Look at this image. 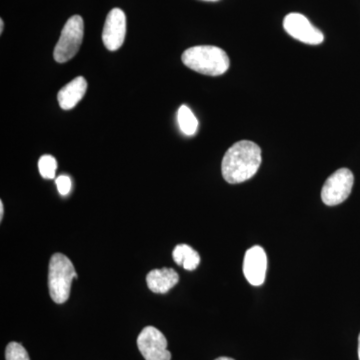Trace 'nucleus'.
<instances>
[{"mask_svg": "<svg viewBox=\"0 0 360 360\" xmlns=\"http://www.w3.org/2000/svg\"><path fill=\"white\" fill-rule=\"evenodd\" d=\"M87 90V82L84 77H78L71 80L63 89L59 90L58 99L63 110H72L84 98Z\"/></svg>", "mask_w": 360, "mask_h": 360, "instance_id": "10", "label": "nucleus"}, {"mask_svg": "<svg viewBox=\"0 0 360 360\" xmlns=\"http://www.w3.org/2000/svg\"><path fill=\"white\" fill-rule=\"evenodd\" d=\"M182 63L201 75L219 77L229 70L231 61L224 49L212 45H200L186 49Z\"/></svg>", "mask_w": 360, "mask_h": 360, "instance_id": "2", "label": "nucleus"}, {"mask_svg": "<svg viewBox=\"0 0 360 360\" xmlns=\"http://www.w3.org/2000/svg\"><path fill=\"white\" fill-rule=\"evenodd\" d=\"M73 278H77V274L70 258L63 253L52 255L49 262V288L54 302L61 304L70 298Z\"/></svg>", "mask_w": 360, "mask_h": 360, "instance_id": "3", "label": "nucleus"}, {"mask_svg": "<svg viewBox=\"0 0 360 360\" xmlns=\"http://www.w3.org/2000/svg\"><path fill=\"white\" fill-rule=\"evenodd\" d=\"M137 347L146 360H170L172 354L167 350V340L158 328L146 326L137 338Z\"/></svg>", "mask_w": 360, "mask_h": 360, "instance_id": "6", "label": "nucleus"}, {"mask_svg": "<svg viewBox=\"0 0 360 360\" xmlns=\"http://www.w3.org/2000/svg\"><path fill=\"white\" fill-rule=\"evenodd\" d=\"M56 186H58V193L61 195H68L70 193L71 179L68 175H60L56 180Z\"/></svg>", "mask_w": 360, "mask_h": 360, "instance_id": "16", "label": "nucleus"}, {"mask_svg": "<svg viewBox=\"0 0 360 360\" xmlns=\"http://www.w3.org/2000/svg\"><path fill=\"white\" fill-rule=\"evenodd\" d=\"M127 34V16L122 9L113 8L108 13L103 32V44L110 51L120 49Z\"/></svg>", "mask_w": 360, "mask_h": 360, "instance_id": "8", "label": "nucleus"}, {"mask_svg": "<svg viewBox=\"0 0 360 360\" xmlns=\"http://www.w3.org/2000/svg\"><path fill=\"white\" fill-rule=\"evenodd\" d=\"M262 165V149L252 141L236 142L224 155L221 170L225 181L241 184L255 176Z\"/></svg>", "mask_w": 360, "mask_h": 360, "instance_id": "1", "label": "nucleus"}, {"mask_svg": "<svg viewBox=\"0 0 360 360\" xmlns=\"http://www.w3.org/2000/svg\"><path fill=\"white\" fill-rule=\"evenodd\" d=\"M40 174L45 179H53L56 177L58 162L52 155H44L39 161Z\"/></svg>", "mask_w": 360, "mask_h": 360, "instance_id": "14", "label": "nucleus"}, {"mask_svg": "<svg viewBox=\"0 0 360 360\" xmlns=\"http://www.w3.org/2000/svg\"><path fill=\"white\" fill-rule=\"evenodd\" d=\"M205 1H219V0H205Z\"/></svg>", "mask_w": 360, "mask_h": 360, "instance_id": "21", "label": "nucleus"}, {"mask_svg": "<svg viewBox=\"0 0 360 360\" xmlns=\"http://www.w3.org/2000/svg\"><path fill=\"white\" fill-rule=\"evenodd\" d=\"M179 281V276L174 269H153L148 272L146 283L149 290L155 293H167L174 288Z\"/></svg>", "mask_w": 360, "mask_h": 360, "instance_id": "11", "label": "nucleus"}, {"mask_svg": "<svg viewBox=\"0 0 360 360\" xmlns=\"http://www.w3.org/2000/svg\"><path fill=\"white\" fill-rule=\"evenodd\" d=\"M6 360H30V355L20 343L11 342L6 350Z\"/></svg>", "mask_w": 360, "mask_h": 360, "instance_id": "15", "label": "nucleus"}, {"mask_svg": "<svg viewBox=\"0 0 360 360\" xmlns=\"http://www.w3.org/2000/svg\"><path fill=\"white\" fill-rule=\"evenodd\" d=\"M283 27L291 37L305 44L319 45L324 40L323 33L300 13H290L283 20Z\"/></svg>", "mask_w": 360, "mask_h": 360, "instance_id": "7", "label": "nucleus"}, {"mask_svg": "<svg viewBox=\"0 0 360 360\" xmlns=\"http://www.w3.org/2000/svg\"><path fill=\"white\" fill-rule=\"evenodd\" d=\"M4 20H0V33L4 32Z\"/></svg>", "mask_w": 360, "mask_h": 360, "instance_id": "18", "label": "nucleus"}, {"mask_svg": "<svg viewBox=\"0 0 360 360\" xmlns=\"http://www.w3.org/2000/svg\"><path fill=\"white\" fill-rule=\"evenodd\" d=\"M177 120H179L180 130L184 134L191 136L198 131V118L193 115L191 108H187L186 105L180 106L179 112H177Z\"/></svg>", "mask_w": 360, "mask_h": 360, "instance_id": "13", "label": "nucleus"}, {"mask_svg": "<svg viewBox=\"0 0 360 360\" xmlns=\"http://www.w3.org/2000/svg\"><path fill=\"white\" fill-rule=\"evenodd\" d=\"M215 360H234V359H231V357L222 356V357H219V359H217Z\"/></svg>", "mask_w": 360, "mask_h": 360, "instance_id": "19", "label": "nucleus"}, {"mask_svg": "<svg viewBox=\"0 0 360 360\" xmlns=\"http://www.w3.org/2000/svg\"><path fill=\"white\" fill-rule=\"evenodd\" d=\"M267 270L266 253L262 246H252L245 252L243 260V274L251 285L264 284Z\"/></svg>", "mask_w": 360, "mask_h": 360, "instance_id": "9", "label": "nucleus"}, {"mask_svg": "<svg viewBox=\"0 0 360 360\" xmlns=\"http://www.w3.org/2000/svg\"><path fill=\"white\" fill-rule=\"evenodd\" d=\"M172 257H174L175 264L181 265L184 269L189 270V271L198 269L200 262V257L198 251L187 245L175 246Z\"/></svg>", "mask_w": 360, "mask_h": 360, "instance_id": "12", "label": "nucleus"}, {"mask_svg": "<svg viewBox=\"0 0 360 360\" xmlns=\"http://www.w3.org/2000/svg\"><path fill=\"white\" fill-rule=\"evenodd\" d=\"M4 203H2V201H0V219H1V220H2V219H4Z\"/></svg>", "mask_w": 360, "mask_h": 360, "instance_id": "17", "label": "nucleus"}, {"mask_svg": "<svg viewBox=\"0 0 360 360\" xmlns=\"http://www.w3.org/2000/svg\"><path fill=\"white\" fill-rule=\"evenodd\" d=\"M359 359L360 360V335L359 336Z\"/></svg>", "mask_w": 360, "mask_h": 360, "instance_id": "20", "label": "nucleus"}, {"mask_svg": "<svg viewBox=\"0 0 360 360\" xmlns=\"http://www.w3.org/2000/svg\"><path fill=\"white\" fill-rule=\"evenodd\" d=\"M354 174L347 168H340L331 174L323 184L321 200L328 206L340 205L347 200L354 186Z\"/></svg>", "mask_w": 360, "mask_h": 360, "instance_id": "5", "label": "nucleus"}, {"mask_svg": "<svg viewBox=\"0 0 360 360\" xmlns=\"http://www.w3.org/2000/svg\"><path fill=\"white\" fill-rule=\"evenodd\" d=\"M84 35V23L82 16L73 15L66 21L61 32L53 56L58 63H65L77 56Z\"/></svg>", "mask_w": 360, "mask_h": 360, "instance_id": "4", "label": "nucleus"}]
</instances>
